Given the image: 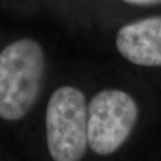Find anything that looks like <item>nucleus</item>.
I'll return each instance as SVG.
<instances>
[{
    "label": "nucleus",
    "instance_id": "nucleus-1",
    "mask_svg": "<svg viewBox=\"0 0 161 161\" xmlns=\"http://www.w3.org/2000/svg\"><path fill=\"white\" fill-rule=\"evenodd\" d=\"M46 68L45 54L34 39L16 40L0 53V118L22 119L41 92Z\"/></svg>",
    "mask_w": 161,
    "mask_h": 161
},
{
    "label": "nucleus",
    "instance_id": "nucleus-2",
    "mask_svg": "<svg viewBox=\"0 0 161 161\" xmlns=\"http://www.w3.org/2000/svg\"><path fill=\"white\" fill-rule=\"evenodd\" d=\"M88 107L82 91L72 86L54 90L47 103L45 129L48 152L56 161H78L88 144Z\"/></svg>",
    "mask_w": 161,
    "mask_h": 161
},
{
    "label": "nucleus",
    "instance_id": "nucleus-3",
    "mask_svg": "<svg viewBox=\"0 0 161 161\" xmlns=\"http://www.w3.org/2000/svg\"><path fill=\"white\" fill-rule=\"evenodd\" d=\"M138 116L136 103L127 92L106 89L93 96L88 105V146L97 155L114 153L124 144Z\"/></svg>",
    "mask_w": 161,
    "mask_h": 161
},
{
    "label": "nucleus",
    "instance_id": "nucleus-4",
    "mask_svg": "<svg viewBox=\"0 0 161 161\" xmlns=\"http://www.w3.org/2000/svg\"><path fill=\"white\" fill-rule=\"evenodd\" d=\"M116 47L129 62L139 66H161V16L124 25L117 33Z\"/></svg>",
    "mask_w": 161,
    "mask_h": 161
},
{
    "label": "nucleus",
    "instance_id": "nucleus-5",
    "mask_svg": "<svg viewBox=\"0 0 161 161\" xmlns=\"http://www.w3.org/2000/svg\"><path fill=\"white\" fill-rule=\"evenodd\" d=\"M124 1L134 5H154L161 3V0H124Z\"/></svg>",
    "mask_w": 161,
    "mask_h": 161
}]
</instances>
